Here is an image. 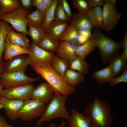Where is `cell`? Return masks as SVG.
Wrapping results in <instances>:
<instances>
[{
	"label": "cell",
	"instance_id": "cell-1",
	"mask_svg": "<svg viewBox=\"0 0 127 127\" xmlns=\"http://www.w3.org/2000/svg\"><path fill=\"white\" fill-rule=\"evenodd\" d=\"M112 112L111 107L108 103L95 97L87 106L84 114L93 127H111L114 121Z\"/></svg>",
	"mask_w": 127,
	"mask_h": 127
},
{
	"label": "cell",
	"instance_id": "cell-2",
	"mask_svg": "<svg viewBox=\"0 0 127 127\" xmlns=\"http://www.w3.org/2000/svg\"><path fill=\"white\" fill-rule=\"evenodd\" d=\"M30 65L36 72L46 81L54 93L68 95L75 92V88L67 85L51 65L45 67L36 64Z\"/></svg>",
	"mask_w": 127,
	"mask_h": 127
},
{
	"label": "cell",
	"instance_id": "cell-3",
	"mask_svg": "<svg viewBox=\"0 0 127 127\" xmlns=\"http://www.w3.org/2000/svg\"><path fill=\"white\" fill-rule=\"evenodd\" d=\"M90 39L99 48L104 63L110 62L119 55L122 47V42H117L104 34L99 29L95 28Z\"/></svg>",
	"mask_w": 127,
	"mask_h": 127
},
{
	"label": "cell",
	"instance_id": "cell-4",
	"mask_svg": "<svg viewBox=\"0 0 127 127\" xmlns=\"http://www.w3.org/2000/svg\"><path fill=\"white\" fill-rule=\"evenodd\" d=\"M68 97V95L54 93L44 113L37 122L36 127H39L44 122L59 118H62L68 121L70 113L68 111L65 104Z\"/></svg>",
	"mask_w": 127,
	"mask_h": 127
},
{
	"label": "cell",
	"instance_id": "cell-5",
	"mask_svg": "<svg viewBox=\"0 0 127 127\" xmlns=\"http://www.w3.org/2000/svg\"><path fill=\"white\" fill-rule=\"evenodd\" d=\"M30 13V11L21 7L9 13L1 14L0 17L1 20L11 24L18 32L28 35L27 28L28 22L26 16Z\"/></svg>",
	"mask_w": 127,
	"mask_h": 127
},
{
	"label": "cell",
	"instance_id": "cell-6",
	"mask_svg": "<svg viewBox=\"0 0 127 127\" xmlns=\"http://www.w3.org/2000/svg\"><path fill=\"white\" fill-rule=\"evenodd\" d=\"M46 106V104L32 99L24 100L18 112V118L23 121H29L40 117Z\"/></svg>",
	"mask_w": 127,
	"mask_h": 127
},
{
	"label": "cell",
	"instance_id": "cell-7",
	"mask_svg": "<svg viewBox=\"0 0 127 127\" xmlns=\"http://www.w3.org/2000/svg\"><path fill=\"white\" fill-rule=\"evenodd\" d=\"M24 72H15L4 73L0 78V84L5 88L31 83L38 80L40 77L31 78Z\"/></svg>",
	"mask_w": 127,
	"mask_h": 127
},
{
	"label": "cell",
	"instance_id": "cell-8",
	"mask_svg": "<svg viewBox=\"0 0 127 127\" xmlns=\"http://www.w3.org/2000/svg\"><path fill=\"white\" fill-rule=\"evenodd\" d=\"M30 54L29 56L31 65L36 64L43 67L51 65L54 53L46 51L32 42L29 44Z\"/></svg>",
	"mask_w": 127,
	"mask_h": 127
},
{
	"label": "cell",
	"instance_id": "cell-9",
	"mask_svg": "<svg viewBox=\"0 0 127 127\" xmlns=\"http://www.w3.org/2000/svg\"><path fill=\"white\" fill-rule=\"evenodd\" d=\"M103 7L102 28L107 31L112 30L117 24L122 14L118 12L115 6L110 5L105 1Z\"/></svg>",
	"mask_w": 127,
	"mask_h": 127
},
{
	"label": "cell",
	"instance_id": "cell-10",
	"mask_svg": "<svg viewBox=\"0 0 127 127\" xmlns=\"http://www.w3.org/2000/svg\"><path fill=\"white\" fill-rule=\"evenodd\" d=\"M35 87L30 83L5 88L3 89L1 96L24 101L31 99V94Z\"/></svg>",
	"mask_w": 127,
	"mask_h": 127
},
{
	"label": "cell",
	"instance_id": "cell-11",
	"mask_svg": "<svg viewBox=\"0 0 127 127\" xmlns=\"http://www.w3.org/2000/svg\"><path fill=\"white\" fill-rule=\"evenodd\" d=\"M24 100L0 96V103L5 111L6 115L12 120L18 118V113L22 107Z\"/></svg>",
	"mask_w": 127,
	"mask_h": 127
},
{
	"label": "cell",
	"instance_id": "cell-12",
	"mask_svg": "<svg viewBox=\"0 0 127 127\" xmlns=\"http://www.w3.org/2000/svg\"><path fill=\"white\" fill-rule=\"evenodd\" d=\"M30 61L29 55L22 54L12 57L5 63L4 73L15 72H25Z\"/></svg>",
	"mask_w": 127,
	"mask_h": 127
},
{
	"label": "cell",
	"instance_id": "cell-13",
	"mask_svg": "<svg viewBox=\"0 0 127 127\" xmlns=\"http://www.w3.org/2000/svg\"><path fill=\"white\" fill-rule=\"evenodd\" d=\"M54 93L47 82L42 83L35 87L31 94V99L45 104L48 103Z\"/></svg>",
	"mask_w": 127,
	"mask_h": 127
},
{
	"label": "cell",
	"instance_id": "cell-14",
	"mask_svg": "<svg viewBox=\"0 0 127 127\" xmlns=\"http://www.w3.org/2000/svg\"><path fill=\"white\" fill-rule=\"evenodd\" d=\"M78 45L75 44L65 41L59 42L56 52L58 56L68 63L76 57Z\"/></svg>",
	"mask_w": 127,
	"mask_h": 127
},
{
	"label": "cell",
	"instance_id": "cell-15",
	"mask_svg": "<svg viewBox=\"0 0 127 127\" xmlns=\"http://www.w3.org/2000/svg\"><path fill=\"white\" fill-rule=\"evenodd\" d=\"M70 22L77 30H91L95 28L87 12H78L74 14Z\"/></svg>",
	"mask_w": 127,
	"mask_h": 127
},
{
	"label": "cell",
	"instance_id": "cell-16",
	"mask_svg": "<svg viewBox=\"0 0 127 127\" xmlns=\"http://www.w3.org/2000/svg\"><path fill=\"white\" fill-rule=\"evenodd\" d=\"M67 121L68 127H93L87 117L74 109H71Z\"/></svg>",
	"mask_w": 127,
	"mask_h": 127
},
{
	"label": "cell",
	"instance_id": "cell-17",
	"mask_svg": "<svg viewBox=\"0 0 127 127\" xmlns=\"http://www.w3.org/2000/svg\"><path fill=\"white\" fill-rule=\"evenodd\" d=\"M5 48L3 58L8 60L15 56L22 54L29 55L30 51L29 49L24 48L12 43L6 35L5 38Z\"/></svg>",
	"mask_w": 127,
	"mask_h": 127
},
{
	"label": "cell",
	"instance_id": "cell-18",
	"mask_svg": "<svg viewBox=\"0 0 127 127\" xmlns=\"http://www.w3.org/2000/svg\"><path fill=\"white\" fill-rule=\"evenodd\" d=\"M67 23L54 20L49 25L46 33L59 42V40L68 25Z\"/></svg>",
	"mask_w": 127,
	"mask_h": 127
},
{
	"label": "cell",
	"instance_id": "cell-19",
	"mask_svg": "<svg viewBox=\"0 0 127 127\" xmlns=\"http://www.w3.org/2000/svg\"><path fill=\"white\" fill-rule=\"evenodd\" d=\"M85 78L83 75L70 68L67 69L63 77L66 83L68 85L74 87L83 82Z\"/></svg>",
	"mask_w": 127,
	"mask_h": 127
},
{
	"label": "cell",
	"instance_id": "cell-20",
	"mask_svg": "<svg viewBox=\"0 0 127 127\" xmlns=\"http://www.w3.org/2000/svg\"><path fill=\"white\" fill-rule=\"evenodd\" d=\"M25 35L22 33H17L12 28L8 32L7 35L12 43L29 49V40L26 37Z\"/></svg>",
	"mask_w": 127,
	"mask_h": 127
},
{
	"label": "cell",
	"instance_id": "cell-21",
	"mask_svg": "<svg viewBox=\"0 0 127 127\" xmlns=\"http://www.w3.org/2000/svg\"><path fill=\"white\" fill-rule=\"evenodd\" d=\"M127 60L122 54H119L110 61L109 65L115 77H117L121 72L127 69Z\"/></svg>",
	"mask_w": 127,
	"mask_h": 127
},
{
	"label": "cell",
	"instance_id": "cell-22",
	"mask_svg": "<svg viewBox=\"0 0 127 127\" xmlns=\"http://www.w3.org/2000/svg\"><path fill=\"white\" fill-rule=\"evenodd\" d=\"M93 77L100 83H109L115 77L109 65L100 70L92 73Z\"/></svg>",
	"mask_w": 127,
	"mask_h": 127
},
{
	"label": "cell",
	"instance_id": "cell-23",
	"mask_svg": "<svg viewBox=\"0 0 127 127\" xmlns=\"http://www.w3.org/2000/svg\"><path fill=\"white\" fill-rule=\"evenodd\" d=\"M90 64L84 59L77 56L70 62V68L77 71L84 75L89 72Z\"/></svg>",
	"mask_w": 127,
	"mask_h": 127
},
{
	"label": "cell",
	"instance_id": "cell-24",
	"mask_svg": "<svg viewBox=\"0 0 127 127\" xmlns=\"http://www.w3.org/2000/svg\"><path fill=\"white\" fill-rule=\"evenodd\" d=\"M95 28H102V9L101 7L90 8L87 12Z\"/></svg>",
	"mask_w": 127,
	"mask_h": 127
},
{
	"label": "cell",
	"instance_id": "cell-25",
	"mask_svg": "<svg viewBox=\"0 0 127 127\" xmlns=\"http://www.w3.org/2000/svg\"><path fill=\"white\" fill-rule=\"evenodd\" d=\"M59 43V42L56 41L46 33L37 45L46 51L54 53L56 52Z\"/></svg>",
	"mask_w": 127,
	"mask_h": 127
},
{
	"label": "cell",
	"instance_id": "cell-26",
	"mask_svg": "<svg viewBox=\"0 0 127 127\" xmlns=\"http://www.w3.org/2000/svg\"><path fill=\"white\" fill-rule=\"evenodd\" d=\"M26 17L28 25L36 27H42L44 20L45 13L37 9L28 15Z\"/></svg>",
	"mask_w": 127,
	"mask_h": 127
},
{
	"label": "cell",
	"instance_id": "cell-27",
	"mask_svg": "<svg viewBox=\"0 0 127 127\" xmlns=\"http://www.w3.org/2000/svg\"><path fill=\"white\" fill-rule=\"evenodd\" d=\"M78 36L77 30L72 25L68 24L59 40V42L65 41L75 44Z\"/></svg>",
	"mask_w": 127,
	"mask_h": 127
},
{
	"label": "cell",
	"instance_id": "cell-28",
	"mask_svg": "<svg viewBox=\"0 0 127 127\" xmlns=\"http://www.w3.org/2000/svg\"><path fill=\"white\" fill-rule=\"evenodd\" d=\"M21 7L20 0H0V10L1 14L9 13Z\"/></svg>",
	"mask_w": 127,
	"mask_h": 127
},
{
	"label": "cell",
	"instance_id": "cell-29",
	"mask_svg": "<svg viewBox=\"0 0 127 127\" xmlns=\"http://www.w3.org/2000/svg\"><path fill=\"white\" fill-rule=\"evenodd\" d=\"M12 27L8 23L3 21H0V63L3 62L2 55L5 48V38L8 32Z\"/></svg>",
	"mask_w": 127,
	"mask_h": 127
},
{
	"label": "cell",
	"instance_id": "cell-30",
	"mask_svg": "<svg viewBox=\"0 0 127 127\" xmlns=\"http://www.w3.org/2000/svg\"><path fill=\"white\" fill-rule=\"evenodd\" d=\"M69 65L68 63L57 55H55L52 60L51 66L63 78L65 73Z\"/></svg>",
	"mask_w": 127,
	"mask_h": 127
},
{
	"label": "cell",
	"instance_id": "cell-31",
	"mask_svg": "<svg viewBox=\"0 0 127 127\" xmlns=\"http://www.w3.org/2000/svg\"><path fill=\"white\" fill-rule=\"evenodd\" d=\"M96 47L94 42L90 39L89 41L85 43L78 45L76 51L77 56L85 59L94 50Z\"/></svg>",
	"mask_w": 127,
	"mask_h": 127
},
{
	"label": "cell",
	"instance_id": "cell-32",
	"mask_svg": "<svg viewBox=\"0 0 127 127\" xmlns=\"http://www.w3.org/2000/svg\"><path fill=\"white\" fill-rule=\"evenodd\" d=\"M60 1L59 0H54L52 6L47 9L45 12L44 20L42 27L45 33L49 25L55 20L56 8Z\"/></svg>",
	"mask_w": 127,
	"mask_h": 127
},
{
	"label": "cell",
	"instance_id": "cell-33",
	"mask_svg": "<svg viewBox=\"0 0 127 127\" xmlns=\"http://www.w3.org/2000/svg\"><path fill=\"white\" fill-rule=\"evenodd\" d=\"M28 35L31 38L32 42L37 45L40 42L46 33L42 27L37 28L28 25Z\"/></svg>",
	"mask_w": 127,
	"mask_h": 127
},
{
	"label": "cell",
	"instance_id": "cell-34",
	"mask_svg": "<svg viewBox=\"0 0 127 127\" xmlns=\"http://www.w3.org/2000/svg\"><path fill=\"white\" fill-rule=\"evenodd\" d=\"M55 20L67 23L70 22V20L63 9L60 1L56 8Z\"/></svg>",
	"mask_w": 127,
	"mask_h": 127
},
{
	"label": "cell",
	"instance_id": "cell-35",
	"mask_svg": "<svg viewBox=\"0 0 127 127\" xmlns=\"http://www.w3.org/2000/svg\"><path fill=\"white\" fill-rule=\"evenodd\" d=\"M73 8L77 10L78 12L87 13L89 9L87 0H73Z\"/></svg>",
	"mask_w": 127,
	"mask_h": 127
},
{
	"label": "cell",
	"instance_id": "cell-36",
	"mask_svg": "<svg viewBox=\"0 0 127 127\" xmlns=\"http://www.w3.org/2000/svg\"><path fill=\"white\" fill-rule=\"evenodd\" d=\"M121 83H127V69L123 71V73L120 75L114 77L109 82L110 85L111 87H113Z\"/></svg>",
	"mask_w": 127,
	"mask_h": 127
},
{
	"label": "cell",
	"instance_id": "cell-37",
	"mask_svg": "<svg viewBox=\"0 0 127 127\" xmlns=\"http://www.w3.org/2000/svg\"><path fill=\"white\" fill-rule=\"evenodd\" d=\"M60 2L63 9L70 20L73 14L67 1V0H60Z\"/></svg>",
	"mask_w": 127,
	"mask_h": 127
},
{
	"label": "cell",
	"instance_id": "cell-38",
	"mask_svg": "<svg viewBox=\"0 0 127 127\" xmlns=\"http://www.w3.org/2000/svg\"><path fill=\"white\" fill-rule=\"evenodd\" d=\"M32 6H35L37 9L44 12H45L47 8L41 0H32Z\"/></svg>",
	"mask_w": 127,
	"mask_h": 127
},
{
	"label": "cell",
	"instance_id": "cell-39",
	"mask_svg": "<svg viewBox=\"0 0 127 127\" xmlns=\"http://www.w3.org/2000/svg\"><path fill=\"white\" fill-rule=\"evenodd\" d=\"M89 8L98 6H103L105 2V0H87Z\"/></svg>",
	"mask_w": 127,
	"mask_h": 127
},
{
	"label": "cell",
	"instance_id": "cell-40",
	"mask_svg": "<svg viewBox=\"0 0 127 127\" xmlns=\"http://www.w3.org/2000/svg\"><path fill=\"white\" fill-rule=\"evenodd\" d=\"M122 47L123 52L121 54L123 57L127 59V33H125L123 40L122 41Z\"/></svg>",
	"mask_w": 127,
	"mask_h": 127
},
{
	"label": "cell",
	"instance_id": "cell-41",
	"mask_svg": "<svg viewBox=\"0 0 127 127\" xmlns=\"http://www.w3.org/2000/svg\"><path fill=\"white\" fill-rule=\"evenodd\" d=\"M22 7L27 10L30 11L32 6V0H20Z\"/></svg>",
	"mask_w": 127,
	"mask_h": 127
},
{
	"label": "cell",
	"instance_id": "cell-42",
	"mask_svg": "<svg viewBox=\"0 0 127 127\" xmlns=\"http://www.w3.org/2000/svg\"><path fill=\"white\" fill-rule=\"evenodd\" d=\"M90 39L82 35L78 34L76 44L77 45H81L89 41Z\"/></svg>",
	"mask_w": 127,
	"mask_h": 127
},
{
	"label": "cell",
	"instance_id": "cell-43",
	"mask_svg": "<svg viewBox=\"0 0 127 127\" xmlns=\"http://www.w3.org/2000/svg\"><path fill=\"white\" fill-rule=\"evenodd\" d=\"M78 34L81 35L90 39L92 33L91 30H77Z\"/></svg>",
	"mask_w": 127,
	"mask_h": 127
},
{
	"label": "cell",
	"instance_id": "cell-44",
	"mask_svg": "<svg viewBox=\"0 0 127 127\" xmlns=\"http://www.w3.org/2000/svg\"><path fill=\"white\" fill-rule=\"evenodd\" d=\"M0 127H14L11 124L8 123L5 119L2 116L0 115Z\"/></svg>",
	"mask_w": 127,
	"mask_h": 127
},
{
	"label": "cell",
	"instance_id": "cell-45",
	"mask_svg": "<svg viewBox=\"0 0 127 127\" xmlns=\"http://www.w3.org/2000/svg\"><path fill=\"white\" fill-rule=\"evenodd\" d=\"M46 7L47 9L50 8L52 5L54 0H41Z\"/></svg>",
	"mask_w": 127,
	"mask_h": 127
},
{
	"label": "cell",
	"instance_id": "cell-46",
	"mask_svg": "<svg viewBox=\"0 0 127 127\" xmlns=\"http://www.w3.org/2000/svg\"><path fill=\"white\" fill-rule=\"evenodd\" d=\"M67 123V121L63 120L61 124L58 126H56L54 123H52L49 124L48 127H66L65 126Z\"/></svg>",
	"mask_w": 127,
	"mask_h": 127
},
{
	"label": "cell",
	"instance_id": "cell-47",
	"mask_svg": "<svg viewBox=\"0 0 127 127\" xmlns=\"http://www.w3.org/2000/svg\"><path fill=\"white\" fill-rule=\"evenodd\" d=\"M5 63L3 62L0 63V78L4 73Z\"/></svg>",
	"mask_w": 127,
	"mask_h": 127
},
{
	"label": "cell",
	"instance_id": "cell-48",
	"mask_svg": "<svg viewBox=\"0 0 127 127\" xmlns=\"http://www.w3.org/2000/svg\"><path fill=\"white\" fill-rule=\"evenodd\" d=\"M106 2L110 5L115 6L117 4V0H105Z\"/></svg>",
	"mask_w": 127,
	"mask_h": 127
},
{
	"label": "cell",
	"instance_id": "cell-49",
	"mask_svg": "<svg viewBox=\"0 0 127 127\" xmlns=\"http://www.w3.org/2000/svg\"><path fill=\"white\" fill-rule=\"evenodd\" d=\"M3 87L0 84V96H1V94L3 90Z\"/></svg>",
	"mask_w": 127,
	"mask_h": 127
},
{
	"label": "cell",
	"instance_id": "cell-50",
	"mask_svg": "<svg viewBox=\"0 0 127 127\" xmlns=\"http://www.w3.org/2000/svg\"><path fill=\"white\" fill-rule=\"evenodd\" d=\"M2 108V104L0 103V110Z\"/></svg>",
	"mask_w": 127,
	"mask_h": 127
},
{
	"label": "cell",
	"instance_id": "cell-51",
	"mask_svg": "<svg viewBox=\"0 0 127 127\" xmlns=\"http://www.w3.org/2000/svg\"><path fill=\"white\" fill-rule=\"evenodd\" d=\"M1 14V12L0 10V15Z\"/></svg>",
	"mask_w": 127,
	"mask_h": 127
},
{
	"label": "cell",
	"instance_id": "cell-52",
	"mask_svg": "<svg viewBox=\"0 0 127 127\" xmlns=\"http://www.w3.org/2000/svg\"><path fill=\"white\" fill-rule=\"evenodd\" d=\"M1 19L0 18V21H1Z\"/></svg>",
	"mask_w": 127,
	"mask_h": 127
}]
</instances>
